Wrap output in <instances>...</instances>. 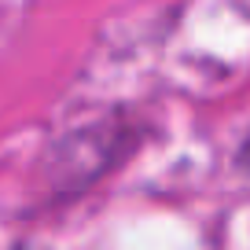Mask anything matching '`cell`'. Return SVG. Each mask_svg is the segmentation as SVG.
I'll return each instance as SVG.
<instances>
[]
</instances>
